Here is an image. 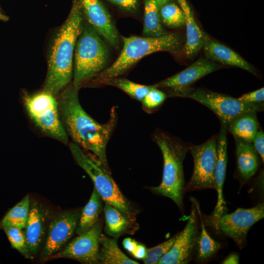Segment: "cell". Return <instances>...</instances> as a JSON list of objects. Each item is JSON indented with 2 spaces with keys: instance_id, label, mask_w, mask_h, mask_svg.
<instances>
[{
  "instance_id": "obj_1",
  "label": "cell",
  "mask_w": 264,
  "mask_h": 264,
  "mask_svg": "<svg viewBox=\"0 0 264 264\" xmlns=\"http://www.w3.org/2000/svg\"><path fill=\"white\" fill-rule=\"evenodd\" d=\"M79 89L72 83L59 94L58 101L62 123L73 143L92 153L110 172L106 149L118 122L116 107L111 109L108 120L99 123L82 108L78 98Z\"/></svg>"
},
{
  "instance_id": "obj_2",
  "label": "cell",
  "mask_w": 264,
  "mask_h": 264,
  "mask_svg": "<svg viewBox=\"0 0 264 264\" xmlns=\"http://www.w3.org/2000/svg\"><path fill=\"white\" fill-rule=\"evenodd\" d=\"M84 15L78 0H73L69 15L56 34L48 59L44 90L56 96L68 86L73 76L77 40L84 28Z\"/></svg>"
},
{
  "instance_id": "obj_3",
  "label": "cell",
  "mask_w": 264,
  "mask_h": 264,
  "mask_svg": "<svg viewBox=\"0 0 264 264\" xmlns=\"http://www.w3.org/2000/svg\"><path fill=\"white\" fill-rule=\"evenodd\" d=\"M163 158L162 181L152 191L171 199L180 209L183 207L185 192L183 162L190 146L162 130L157 129L152 135Z\"/></svg>"
},
{
  "instance_id": "obj_4",
  "label": "cell",
  "mask_w": 264,
  "mask_h": 264,
  "mask_svg": "<svg viewBox=\"0 0 264 264\" xmlns=\"http://www.w3.org/2000/svg\"><path fill=\"white\" fill-rule=\"evenodd\" d=\"M123 46L118 58L108 67L95 76L92 83L102 84L110 79L124 74L146 56L158 51L175 53L181 47L183 40L177 33L159 37H122Z\"/></svg>"
},
{
  "instance_id": "obj_5",
  "label": "cell",
  "mask_w": 264,
  "mask_h": 264,
  "mask_svg": "<svg viewBox=\"0 0 264 264\" xmlns=\"http://www.w3.org/2000/svg\"><path fill=\"white\" fill-rule=\"evenodd\" d=\"M99 35L86 23L77 40L72 84L78 89L105 69L108 63V50Z\"/></svg>"
},
{
  "instance_id": "obj_6",
  "label": "cell",
  "mask_w": 264,
  "mask_h": 264,
  "mask_svg": "<svg viewBox=\"0 0 264 264\" xmlns=\"http://www.w3.org/2000/svg\"><path fill=\"white\" fill-rule=\"evenodd\" d=\"M68 145L76 163L90 177L102 200L119 209L132 221H135L136 210L121 193L110 172L95 156L92 158L86 154L77 144L73 142Z\"/></svg>"
},
{
  "instance_id": "obj_7",
  "label": "cell",
  "mask_w": 264,
  "mask_h": 264,
  "mask_svg": "<svg viewBox=\"0 0 264 264\" xmlns=\"http://www.w3.org/2000/svg\"><path fill=\"white\" fill-rule=\"evenodd\" d=\"M22 102L29 117L41 131L64 144L68 143L55 96L43 89L32 94L25 93Z\"/></svg>"
},
{
  "instance_id": "obj_8",
  "label": "cell",
  "mask_w": 264,
  "mask_h": 264,
  "mask_svg": "<svg viewBox=\"0 0 264 264\" xmlns=\"http://www.w3.org/2000/svg\"><path fill=\"white\" fill-rule=\"evenodd\" d=\"M173 96L189 98L208 107L217 115L221 125L227 127L238 116L246 113L261 111L264 109L262 103L245 102L232 96L201 88L189 87Z\"/></svg>"
},
{
  "instance_id": "obj_9",
  "label": "cell",
  "mask_w": 264,
  "mask_h": 264,
  "mask_svg": "<svg viewBox=\"0 0 264 264\" xmlns=\"http://www.w3.org/2000/svg\"><path fill=\"white\" fill-rule=\"evenodd\" d=\"M217 137L214 135L202 144L190 146L189 152L194 159V170L190 180L185 186V192L215 189Z\"/></svg>"
},
{
  "instance_id": "obj_10",
  "label": "cell",
  "mask_w": 264,
  "mask_h": 264,
  "mask_svg": "<svg viewBox=\"0 0 264 264\" xmlns=\"http://www.w3.org/2000/svg\"><path fill=\"white\" fill-rule=\"evenodd\" d=\"M264 217V204L259 203L251 208H238L232 213L222 215L214 223L217 230L231 238L242 248L251 227Z\"/></svg>"
},
{
  "instance_id": "obj_11",
  "label": "cell",
  "mask_w": 264,
  "mask_h": 264,
  "mask_svg": "<svg viewBox=\"0 0 264 264\" xmlns=\"http://www.w3.org/2000/svg\"><path fill=\"white\" fill-rule=\"evenodd\" d=\"M188 221L170 250L160 258L159 264H186L190 261L198 242V212L194 199Z\"/></svg>"
},
{
  "instance_id": "obj_12",
  "label": "cell",
  "mask_w": 264,
  "mask_h": 264,
  "mask_svg": "<svg viewBox=\"0 0 264 264\" xmlns=\"http://www.w3.org/2000/svg\"><path fill=\"white\" fill-rule=\"evenodd\" d=\"M81 212L80 210L64 211L51 221L42 253L43 258H50L63 249L76 231Z\"/></svg>"
},
{
  "instance_id": "obj_13",
  "label": "cell",
  "mask_w": 264,
  "mask_h": 264,
  "mask_svg": "<svg viewBox=\"0 0 264 264\" xmlns=\"http://www.w3.org/2000/svg\"><path fill=\"white\" fill-rule=\"evenodd\" d=\"M101 231L102 223L98 220L92 228L79 235L65 248L51 258H69L85 264L98 263Z\"/></svg>"
},
{
  "instance_id": "obj_14",
  "label": "cell",
  "mask_w": 264,
  "mask_h": 264,
  "mask_svg": "<svg viewBox=\"0 0 264 264\" xmlns=\"http://www.w3.org/2000/svg\"><path fill=\"white\" fill-rule=\"evenodd\" d=\"M222 67L206 57H200L185 69L154 85L157 88L166 90L170 96H173L202 77Z\"/></svg>"
},
{
  "instance_id": "obj_15",
  "label": "cell",
  "mask_w": 264,
  "mask_h": 264,
  "mask_svg": "<svg viewBox=\"0 0 264 264\" xmlns=\"http://www.w3.org/2000/svg\"><path fill=\"white\" fill-rule=\"evenodd\" d=\"M88 23L114 48L119 46V36L111 17L100 0H78Z\"/></svg>"
},
{
  "instance_id": "obj_16",
  "label": "cell",
  "mask_w": 264,
  "mask_h": 264,
  "mask_svg": "<svg viewBox=\"0 0 264 264\" xmlns=\"http://www.w3.org/2000/svg\"><path fill=\"white\" fill-rule=\"evenodd\" d=\"M202 48L206 58L221 65L238 67L258 76L256 69L232 49L213 39L203 31Z\"/></svg>"
},
{
  "instance_id": "obj_17",
  "label": "cell",
  "mask_w": 264,
  "mask_h": 264,
  "mask_svg": "<svg viewBox=\"0 0 264 264\" xmlns=\"http://www.w3.org/2000/svg\"><path fill=\"white\" fill-rule=\"evenodd\" d=\"M227 127L226 126L221 125L217 137L218 159L215 171V189L218 193V200L213 215L214 221L223 215L226 208L222 189L227 162Z\"/></svg>"
},
{
  "instance_id": "obj_18",
  "label": "cell",
  "mask_w": 264,
  "mask_h": 264,
  "mask_svg": "<svg viewBox=\"0 0 264 264\" xmlns=\"http://www.w3.org/2000/svg\"><path fill=\"white\" fill-rule=\"evenodd\" d=\"M45 219L38 203L34 200L30 202L29 216L24 234L30 253L35 254L43 242L45 233Z\"/></svg>"
},
{
  "instance_id": "obj_19",
  "label": "cell",
  "mask_w": 264,
  "mask_h": 264,
  "mask_svg": "<svg viewBox=\"0 0 264 264\" xmlns=\"http://www.w3.org/2000/svg\"><path fill=\"white\" fill-rule=\"evenodd\" d=\"M182 10L185 19L186 42L183 52L188 59L193 58L202 48L203 30L195 20L193 12L186 0H176Z\"/></svg>"
},
{
  "instance_id": "obj_20",
  "label": "cell",
  "mask_w": 264,
  "mask_h": 264,
  "mask_svg": "<svg viewBox=\"0 0 264 264\" xmlns=\"http://www.w3.org/2000/svg\"><path fill=\"white\" fill-rule=\"evenodd\" d=\"M235 139L238 169L242 178L244 180H248L258 169L259 155L251 142Z\"/></svg>"
},
{
  "instance_id": "obj_21",
  "label": "cell",
  "mask_w": 264,
  "mask_h": 264,
  "mask_svg": "<svg viewBox=\"0 0 264 264\" xmlns=\"http://www.w3.org/2000/svg\"><path fill=\"white\" fill-rule=\"evenodd\" d=\"M105 220V231L109 236L117 239L129 233L134 221L130 220L123 212L110 204L105 202L104 208Z\"/></svg>"
},
{
  "instance_id": "obj_22",
  "label": "cell",
  "mask_w": 264,
  "mask_h": 264,
  "mask_svg": "<svg viewBox=\"0 0 264 264\" xmlns=\"http://www.w3.org/2000/svg\"><path fill=\"white\" fill-rule=\"evenodd\" d=\"M101 246L98 261L103 264H139L130 259L119 248L116 238H109L101 234L99 238Z\"/></svg>"
},
{
  "instance_id": "obj_23",
  "label": "cell",
  "mask_w": 264,
  "mask_h": 264,
  "mask_svg": "<svg viewBox=\"0 0 264 264\" xmlns=\"http://www.w3.org/2000/svg\"><path fill=\"white\" fill-rule=\"evenodd\" d=\"M102 209V199L94 187L88 202L81 211L76 229L77 235L88 231L96 224Z\"/></svg>"
},
{
  "instance_id": "obj_24",
  "label": "cell",
  "mask_w": 264,
  "mask_h": 264,
  "mask_svg": "<svg viewBox=\"0 0 264 264\" xmlns=\"http://www.w3.org/2000/svg\"><path fill=\"white\" fill-rule=\"evenodd\" d=\"M227 129L235 138L252 142L259 129L256 113L243 114L231 122Z\"/></svg>"
},
{
  "instance_id": "obj_25",
  "label": "cell",
  "mask_w": 264,
  "mask_h": 264,
  "mask_svg": "<svg viewBox=\"0 0 264 264\" xmlns=\"http://www.w3.org/2000/svg\"><path fill=\"white\" fill-rule=\"evenodd\" d=\"M144 35L159 37L168 34L162 26L156 0H144Z\"/></svg>"
},
{
  "instance_id": "obj_26",
  "label": "cell",
  "mask_w": 264,
  "mask_h": 264,
  "mask_svg": "<svg viewBox=\"0 0 264 264\" xmlns=\"http://www.w3.org/2000/svg\"><path fill=\"white\" fill-rule=\"evenodd\" d=\"M30 207L29 197L26 196L7 212L0 223V227L11 226L22 229L25 228Z\"/></svg>"
},
{
  "instance_id": "obj_27",
  "label": "cell",
  "mask_w": 264,
  "mask_h": 264,
  "mask_svg": "<svg viewBox=\"0 0 264 264\" xmlns=\"http://www.w3.org/2000/svg\"><path fill=\"white\" fill-rule=\"evenodd\" d=\"M102 85L112 86L123 90L133 99L141 102L153 87L134 83L128 79L115 77L103 82Z\"/></svg>"
},
{
  "instance_id": "obj_28",
  "label": "cell",
  "mask_w": 264,
  "mask_h": 264,
  "mask_svg": "<svg viewBox=\"0 0 264 264\" xmlns=\"http://www.w3.org/2000/svg\"><path fill=\"white\" fill-rule=\"evenodd\" d=\"M194 201L201 221V232L197 242L198 244L197 259L199 261H202L215 253L220 248V245L208 234L201 218L199 205L195 199Z\"/></svg>"
},
{
  "instance_id": "obj_29",
  "label": "cell",
  "mask_w": 264,
  "mask_h": 264,
  "mask_svg": "<svg viewBox=\"0 0 264 264\" xmlns=\"http://www.w3.org/2000/svg\"><path fill=\"white\" fill-rule=\"evenodd\" d=\"M159 13L161 22L170 28H180L185 25L182 10L173 2L168 1L160 6Z\"/></svg>"
},
{
  "instance_id": "obj_30",
  "label": "cell",
  "mask_w": 264,
  "mask_h": 264,
  "mask_svg": "<svg viewBox=\"0 0 264 264\" xmlns=\"http://www.w3.org/2000/svg\"><path fill=\"white\" fill-rule=\"evenodd\" d=\"M1 228L5 232L12 246L22 254L29 258L30 252L22 229L11 226H3Z\"/></svg>"
},
{
  "instance_id": "obj_31",
  "label": "cell",
  "mask_w": 264,
  "mask_h": 264,
  "mask_svg": "<svg viewBox=\"0 0 264 264\" xmlns=\"http://www.w3.org/2000/svg\"><path fill=\"white\" fill-rule=\"evenodd\" d=\"M167 96L165 92L153 85L141 101L142 108L147 112H152L162 104Z\"/></svg>"
},
{
  "instance_id": "obj_32",
  "label": "cell",
  "mask_w": 264,
  "mask_h": 264,
  "mask_svg": "<svg viewBox=\"0 0 264 264\" xmlns=\"http://www.w3.org/2000/svg\"><path fill=\"white\" fill-rule=\"evenodd\" d=\"M178 233L170 239L154 247L147 249V256L155 255L161 257L167 253L172 247L177 238Z\"/></svg>"
},
{
  "instance_id": "obj_33",
  "label": "cell",
  "mask_w": 264,
  "mask_h": 264,
  "mask_svg": "<svg viewBox=\"0 0 264 264\" xmlns=\"http://www.w3.org/2000/svg\"><path fill=\"white\" fill-rule=\"evenodd\" d=\"M238 99L241 101L255 104H261L264 100V88L245 93Z\"/></svg>"
},
{
  "instance_id": "obj_34",
  "label": "cell",
  "mask_w": 264,
  "mask_h": 264,
  "mask_svg": "<svg viewBox=\"0 0 264 264\" xmlns=\"http://www.w3.org/2000/svg\"><path fill=\"white\" fill-rule=\"evenodd\" d=\"M127 12L135 11L138 6V0H107Z\"/></svg>"
},
{
  "instance_id": "obj_35",
  "label": "cell",
  "mask_w": 264,
  "mask_h": 264,
  "mask_svg": "<svg viewBox=\"0 0 264 264\" xmlns=\"http://www.w3.org/2000/svg\"><path fill=\"white\" fill-rule=\"evenodd\" d=\"M253 146L261 157L263 162L264 161V133L262 130L258 131L253 141Z\"/></svg>"
},
{
  "instance_id": "obj_36",
  "label": "cell",
  "mask_w": 264,
  "mask_h": 264,
  "mask_svg": "<svg viewBox=\"0 0 264 264\" xmlns=\"http://www.w3.org/2000/svg\"><path fill=\"white\" fill-rule=\"evenodd\" d=\"M139 243L130 238L125 239L123 241L124 248L132 255L137 248Z\"/></svg>"
},
{
  "instance_id": "obj_37",
  "label": "cell",
  "mask_w": 264,
  "mask_h": 264,
  "mask_svg": "<svg viewBox=\"0 0 264 264\" xmlns=\"http://www.w3.org/2000/svg\"><path fill=\"white\" fill-rule=\"evenodd\" d=\"M147 249L146 247L139 243L137 248L132 254V255L136 259L143 260L147 256Z\"/></svg>"
},
{
  "instance_id": "obj_38",
  "label": "cell",
  "mask_w": 264,
  "mask_h": 264,
  "mask_svg": "<svg viewBox=\"0 0 264 264\" xmlns=\"http://www.w3.org/2000/svg\"><path fill=\"white\" fill-rule=\"evenodd\" d=\"M223 264H239V256L237 253H233L227 256L222 262Z\"/></svg>"
},
{
  "instance_id": "obj_39",
  "label": "cell",
  "mask_w": 264,
  "mask_h": 264,
  "mask_svg": "<svg viewBox=\"0 0 264 264\" xmlns=\"http://www.w3.org/2000/svg\"><path fill=\"white\" fill-rule=\"evenodd\" d=\"M161 257L155 255L147 256L143 261L146 264H158Z\"/></svg>"
},
{
  "instance_id": "obj_40",
  "label": "cell",
  "mask_w": 264,
  "mask_h": 264,
  "mask_svg": "<svg viewBox=\"0 0 264 264\" xmlns=\"http://www.w3.org/2000/svg\"><path fill=\"white\" fill-rule=\"evenodd\" d=\"M156 2L159 6H161V5H163L164 4L166 3V2L170 1V0H156Z\"/></svg>"
},
{
  "instance_id": "obj_41",
  "label": "cell",
  "mask_w": 264,
  "mask_h": 264,
  "mask_svg": "<svg viewBox=\"0 0 264 264\" xmlns=\"http://www.w3.org/2000/svg\"><path fill=\"white\" fill-rule=\"evenodd\" d=\"M9 18L2 14L0 11V20H2L3 21H7L8 20Z\"/></svg>"
}]
</instances>
